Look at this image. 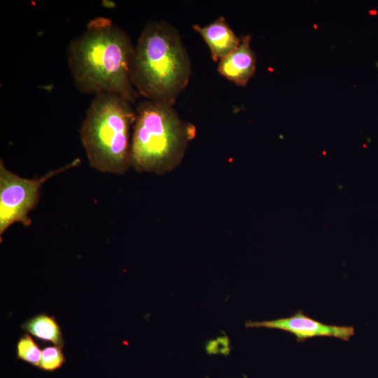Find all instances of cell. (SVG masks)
Listing matches in <instances>:
<instances>
[{
    "label": "cell",
    "mask_w": 378,
    "mask_h": 378,
    "mask_svg": "<svg viewBox=\"0 0 378 378\" xmlns=\"http://www.w3.org/2000/svg\"><path fill=\"white\" fill-rule=\"evenodd\" d=\"M129 34L111 19L98 16L72 39L66 58L76 89L83 94L107 92L135 104L140 97L131 81L134 52Z\"/></svg>",
    "instance_id": "cell-1"
},
{
    "label": "cell",
    "mask_w": 378,
    "mask_h": 378,
    "mask_svg": "<svg viewBox=\"0 0 378 378\" xmlns=\"http://www.w3.org/2000/svg\"><path fill=\"white\" fill-rule=\"evenodd\" d=\"M191 61L178 30L165 21H150L134 46L131 81L147 100L174 106L188 86Z\"/></svg>",
    "instance_id": "cell-2"
},
{
    "label": "cell",
    "mask_w": 378,
    "mask_h": 378,
    "mask_svg": "<svg viewBox=\"0 0 378 378\" xmlns=\"http://www.w3.org/2000/svg\"><path fill=\"white\" fill-rule=\"evenodd\" d=\"M132 127L130 167L162 174L181 162L196 129L183 120L174 106L145 99L139 103Z\"/></svg>",
    "instance_id": "cell-3"
},
{
    "label": "cell",
    "mask_w": 378,
    "mask_h": 378,
    "mask_svg": "<svg viewBox=\"0 0 378 378\" xmlns=\"http://www.w3.org/2000/svg\"><path fill=\"white\" fill-rule=\"evenodd\" d=\"M132 104L113 93L94 95L80 129L81 143L91 167L123 174L130 167Z\"/></svg>",
    "instance_id": "cell-4"
},
{
    "label": "cell",
    "mask_w": 378,
    "mask_h": 378,
    "mask_svg": "<svg viewBox=\"0 0 378 378\" xmlns=\"http://www.w3.org/2000/svg\"><path fill=\"white\" fill-rule=\"evenodd\" d=\"M80 159L55 170L50 171L39 178L21 177L7 169L0 160V236L13 224L21 223L25 227L31 224L30 211L37 206L42 185L54 176L80 164Z\"/></svg>",
    "instance_id": "cell-5"
},
{
    "label": "cell",
    "mask_w": 378,
    "mask_h": 378,
    "mask_svg": "<svg viewBox=\"0 0 378 378\" xmlns=\"http://www.w3.org/2000/svg\"><path fill=\"white\" fill-rule=\"evenodd\" d=\"M248 328H266L284 330L293 334L298 342L316 337H328L349 341L355 334L353 326L328 325L307 316L298 310L291 316L270 321H248Z\"/></svg>",
    "instance_id": "cell-6"
},
{
    "label": "cell",
    "mask_w": 378,
    "mask_h": 378,
    "mask_svg": "<svg viewBox=\"0 0 378 378\" xmlns=\"http://www.w3.org/2000/svg\"><path fill=\"white\" fill-rule=\"evenodd\" d=\"M251 39L250 35L242 36L238 47L218 63V73L238 86H246L256 69V57L251 48Z\"/></svg>",
    "instance_id": "cell-7"
},
{
    "label": "cell",
    "mask_w": 378,
    "mask_h": 378,
    "mask_svg": "<svg viewBox=\"0 0 378 378\" xmlns=\"http://www.w3.org/2000/svg\"><path fill=\"white\" fill-rule=\"evenodd\" d=\"M192 28L204 40L215 62H219L231 53L241 41V38L237 37L222 16L206 26L193 24Z\"/></svg>",
    "instance_id": "cell-8"
},
{
    "label": "cell",
    "mask_w": 378,
    "mask_h": 378,
    "mask_svg": "<svg viewBox=\"0 0 378 378\" xmlns=\"http://www.w3.org/2000/svg\"><path fill=\"white\" fill-rule=\"evenodd\" d=\"M22 328L43 341H49L62 347L64 341L61 329L53 316L41 314L27 321Z\"/></svg>",
    "instance_id": "cell-9"
},
{
    "label": "cell",
    "mask_w": 378,
    "mask_h": 378,
    "mask_svg": "<svg viewBox=\"0 0 378 378\" xmlns=\"http://www.w3.org/2000/svg\"><path fill=\"white\" fill-rule=\"evenodd\" d=\"M42 351L29 335L20 337L17 344V358L35 367L39 366Z\"/></svg>",
    "instance_id": "cell-10"
},
{
    "label": "cell",
    "mask_w": 378,
    "mask_h": 378,
    "mask_svg": "<svg viewBox=\"0 0 378 378\" xmlns=\"http://www.w3.org/2000/svg\"><path fill=\"white\" fill-rule=\"evenodd\" d=\"M65 362V356L61 346H47L42 350L38 368L46 372H54L62 368Z\"/></svg>",
    "instance_id": "cell-11"
}]
</instances>
